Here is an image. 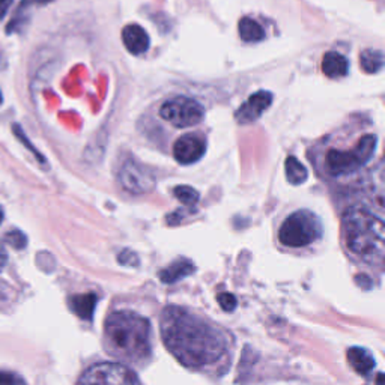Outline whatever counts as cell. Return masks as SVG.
<instances>
[{
    "label": "cell",
    "instance_id": "cell-17",
    "mask_svg": "<svg viewBox=\"0 0 385 385\" xmlns=\"http://www.w3.org/2000/svg\"><path fill=\"white\" fill-rule=\"evenodd\" d=\"M285 172H286V180L292 185H299L307 181V176H308L307 168L297 157L286 158Z\"/></svg>",
    "mask_w": 385,
    "mask_h": 385
},
{
    "label": "cell",
    "instance_id": "cell-22",
    "mask_svg": "<svg viewBox=\"0 0 385 385\" xmlns=\"http://www.w3.org/2000/svg\"><path fill=\"white\" fill-rule=\"evenodd\" d=\"M0 385H26L20 375L11 372H0Z\"/></svg>",
    "mask_w": 385,
    "mask_h": 385
},
{
    "label": "cell",
    "instance_id": "cell-23",
    "mask_svg": "<svg viewBox=\"0 0 385 385\" xmlns=\"http://www.w3.org/2000/svg\"><path fill=\"white\" fill-rule=\"evenodd\" d=\"M219 303L221 306L223 310H226V312H232V310L237 308V298H235V295L229 294V292H224V294H220L219 295Z\"/></svg>",
    "mask_w": 385,
    "mask_h": 385
},
{
    "label": "cell",
    "instance_id": "cell-2",
    "mask_svg": "<svg viewBox=\"0 0 385 385\" xmlns=\"http://www.w3.org/2000/svg\"><path fill=\"white\" fill-rule=\"evenodd\" d=\"M104 343L116 359L145 360L151 354V325L148 319L133 312L111 313L104 325Z\"/></svg>",
    "mask_w": 385,
    "mask_h": 385
},
{
    "label": "cell",
    "instance_id": "cell-24",
    "mask_svg": "<svg viewBox=\"0 0 385 385\" xmlns=\"http://www.w3.org/2000/svg\"><path fill=\"white\" fill-rule=\"evenodd\" d=\"M119 262H120V264H124V265H137V256L134 255V253H131V251H128V250H125V251H122L120 253V255H119Z\"/></svg>",
    "mask_w": 385,
    "mask_h": 385
},
{
    "label": "cell",
    "instance_id": "cell-9",
    "mask_svg": "<svg viewBox=\"0 0 385 385\" xmlns=\"http://www.w3.org/2000/svg\"><path fill=\"white\" fill-rule=\"evenodd\" d=\"M272 102V93L267 91H259L244 102V104L237 110L235 113V119H237L238 124H251L256 119L262 116V113L271 106Z\"/></svg>",
    "mask_w": 385,
    "mask_h": 385
},
{
    "label": "cell",
    "instance_id": "cell-21",
    "mask_svg": "<svg viewBox=\"0 0 385 385\" xmlns=\"http://www.w3.org/2000/svg\"><path fill=\"white\" fill-rule=\"evenodd\" d=\"M5 241L9 244V246L17 249V250H22L27 246V238L26 235L20 230H13L9 232L6 237H5Z\"/></svg>",
    "mask_w": 385,
    "mask_h": 385
},
{
    "label": "cell",
    "instance_id": "cell-26",
    "mask_svg": "<svg viewBox=\"0 0 385 385\" xmlns=\"http://www.w3.org/2000/svg\"><path fill=\"white\" fill-rule=\"evenodd\" d=\"M6 262H8V255H6V251L3 250V247L0 246V271L5 268Z\"/></svg>",
    "mask_w": 385,
    "mask_h": 385
},
{
    "label": "cell",
    "instance_id": "cell-7",
    "mask_svg": "<svg viewBox=\"0 0 385 385\" xmlns=\"http://www.w3.org/2000/svg\"><path fill=\"white\" fill-rule=\"evenodd\" d=\"M119 182L128 193L143 194L154 189L155 178L148 167L134 162V159H129L120 168Z\"/></svg>",
    "mask_w": 385,
    "mask_h": 385
},
{
    "label": "cell",
    "instance_id": "cell-19",
    "mask_svg": "<svg viewBox=\"0 0 385 385\" xmlns=\"http://www.w3.org/2000/svg\"><path fill=\"white\" fill-rule=\"evenodd\" d=\"M173 194L178 201L187 206H194L201 199V194L190 185H178L173 190Z\"/></svg>",
    "mask_w": 385,
    "mask_h": 385
},
{
    "label": "cell",
    "instance_id": "cell-5",
    "mask_svg": "<svg viewBox=\"0 0 385 385\" xmlns=\"http://www.w3.org/2000/svg\"><path fill=\"white\" fill-rule=\"evenodd\" d=\"M77 385H140V381L125 364L98 363L81 375Z\"/></svg>",
    "mask_w": 385,
    "mask_h": 385
},
{
    "label": "cell",
    "instance_id": "cell-10",
    "mask_svg": "<svg viewBox=\"0 0 385 385\" xmlns=\"http://www.w3.org/2000/svg\"><path fill=\"white\" fill-rule=\"evenodd\" d=\"M327 164L333 175L339 176V175H349L355 171H359V168L364 164V162L361 159L360 154L356 152V149L349 152L336 151V149H333V151H330L327 155Z\"/></svg>",
    "mask_w": 385,
    "mask_h": 385
},
{
    "label": "cell",
    "instance_id": "cell-20",
    "mask_svg": "<svg viewBox=\"0 0 385 385\" xmlns=\"http://www.w3.org/2000/svg\"><path fill=\"white\" fill-rule=\"evenodd\" d=\"M375 148H377V137L370 136V134H369V136H364V137L360 140V142H359V145L355 146L356 152L360 154V157H361V159L364 162V164L368 163L369 159L373 157V154H375Z\"/></svg>",
    "mask_w": 385,
    "mask_h": 385
},
{
    "label": "cell",
    "instance_id": "cell-15",
    "mask_svg": "<svg viewBox=\"0 0 385 385\" xmlns=\"http://www.w3.org/2000/svg\"><path fill=\"white\" fill-rule=\"evenodd\" d=\"M70 306L79 317L91 319L93 316V310L97 306V297L93 294H80L74 295L70 299Z\"/></svg>",
    "mask_w": 385,
    "mask_h": 385
},
{
    "label": "cell",
    "instance_id": "cell-1",
    "mask_svg": "<svg viewBox=\"0 0 385 385\" xmlns=\"http://www.w3.org/2000/svg\"><path fill=\"white\" fill-rule=\"evenodd\" d=\"M159 330L168 352L185 368H205L226 352V339L217 328L182 307L164 308Z\"/></svg>",
    "mask_w": 385,
    "mask_h": 385
},
{
    "label": "cell",
    "instance_id": "cell-25",
    "mask_svg": "<svg viewBox=\"0 0 385 385\" xmlns=\"http://www.w3.org/2000/svg\"><path fill=\"white\" fill-rule=\"evenodd\" d=\"M14 0H0V18H3V15L6 14L8 8L13 5Z\"/></svg>",
    "mask_w": 385,
    "mask_h": 385
},
{
    "label": "cell",
    "instance_id": "cell-14",
    "mask_svg": "<svg viewBox=\"0 0 385 385\" xmlns=\"http://www.w3.org/2000/svg\"><path fill=\"white\" fill-rule=\"evenodd\" d=\"M193 271H194V265L191 262L181 259L173 262V264L168 265L167 268H164L162 272H159V277H162L164 283H175V281L190 276Z\"/></svg>",
    "mask_w": 385,
    "mask_h": 385
},
{
    "label": "cell",
    "instance_id": "cell-29",
    "mask_svg": "<svg viewBox=\"0 0 385 385\" xmlns=\"http://www.w3.org/2000/svg\"><path fill=\"white\" fill-rule=\"evenodd\" d=\"M0 104H2V93H0Z\"/></svg>",
    "mask_w": 385,
    "mask_h": 385
},
{
    "label": "cell",
    "instance_id": "cell-11",
    "mask_svg": "<svg viewBox=\"0 0 385 385\" xmlns=\"http://www.w3.org/2000/svg\"><path fill=\"white\" fill-rule=\"evenodd\" d=\"M122 41H124L127 50L133 54H143L149 49V35L139 24H128L122 31Z\"/></svg>",
    "mask_w": 385,
    "mask_h": 385
},
{
    "label": "cell",
    "instance_id": "cell-4",
    "mask_svg": "<svg viewBox=\"0 0 385 385\" xmlns=\"http://www.w3.org/2000/svg\"><path fill=\"white\" fill-rule=\"evenodd\" d=\"M321 221L313 212L297 211L285 220L278 230V239L286 247H306L321 237Z\"/></svg>",
    "mask_w": 385,
    "mask_h": 385
},
{
    "label": "cell",
    "instance_id": "cell-13",
    "mask_svg": "<svg viewBox=\"0 0 385 385\" xmlns=\"http://www.w3.org/2000/svg\"><path fill=\"white\" fill-rule=\"evenodd\" d=\"M347 361H349L351 368L361 375H368L375 368V359L369 351H366L364 347H351L347 351Z\"/></svg>",
    "mask_w": 385,
    "mask_h": 385
},
{
    "label": "cell",
    "instance_id": "cell-16",
    "mask_svg": "<svg viewBox=\"0 0 385 385\" xmlns=\"http://www.w3.org/2000/svg\"><path fill=\"white\" fill-rule=\"evenodd\" d=\"M238 32L242 41L246 42H259L265 38V31L256 20L253 18H242L238 24Z\"/></svg>",
    "mask_w": 385,
    "mask_h": 385
},
{
    "label": "cell",
    "instance_id": "cell-12",
    "mask_svg": "<svg viewBox=\"0 0 385 385\" xmlns=\"http://www.w3.org/2000/svg\"><path fill=\"white\" fill-rule=\"evenodd\" d=\"M322 71L330 79H342L349 71V63L343 54L328 52L322 59Z\"/></svg>",
    "mask_w": 385,
    "mask_h": 385
},
{
    "label": "cell",
    "instance_id": "cell-28",
    "mask_svg": "<svg viewBox=\"0 0 385 385\" xmlns=\"http://www.w3.org/2000/svg\"><path fill=\"white\" fill-rule=\"evenodd\" d=\"M35 2H40V3H45V2H49V0H35Z\"/></svg>",
    "mask_w": 385,
    "mask_h": 385
},
{
    "label": "cell",
    "instance_id": "cell-8",
    "mask_svg": "<svg viewBox=\"0 0 385 385\" xmlns=\"http://www.w3.org/2000/svg\"><path fill=\"white\" fill-rule=\"evenodd\" d=\"M206 142L199 134H185L176 140L173 157L180 164H193L205 155Z\"/></svg>",
    "mask_w": 385,
    "mask_h": 385
},
{
    "label": "cell",
    "instance_id": "cell-6",
    "mask_svg": "<svg viewBox=\"0 0 385 385\" xmlns=\"http://www.w3.org/2000/svg\"><path fill=\"white\" fill-rule=\"evenodd\" d=\"M162 118L175 128H189L201 124L205 116L203 107L193 98L175 97L159 109Z\"/></svg>",
    "mask_w": 385,
    "mask_h": 385
},
{
    "label": "cell",
    "instance_id": "cell-18",
    "mask_svg": "<svg viewBox=\"0 0 385 385\" xmlns=\"http://www.w3.org/2000/svg\"><path fill=\"white\" fill-rule=\"evenodd\" d=\"M361 68L369 74H377L384 67V54L381 50L368 49L360 54Z\"/></svg>",
    "mask_w": 385,
    "mask_h": 385
},
{
    "label": "cell",
    "instance_id": "cell-3",
    "mask_svg": "<svg viewBox=\"0 0 385 385\" xmlns=\"http://www.w3.org/2000/svg\"><path fill=\"white\" fill-rule=\"evenodd\" d=\"M346 246L355 256L370 264H382L385 251L384 221L361 206H354L343 215Z\"/></svg>",
    "mask_w": 385,
    "mask_h": 385
},
{
    "label": "cell",
    "instance_id": "cell-27",
    "mask_svg": "<svg viewBox=\"0 0 385 385\" xmlns=\"http://www.w3.org/2000/svg\"><path fill=\"white\" fill-rule=\"evenodd\" d=\"M2 221H3V211L0 208V224H2Z\"/></svg>",
    "mask_w": 385,
    "mask_h": 385
}]
</instances>
